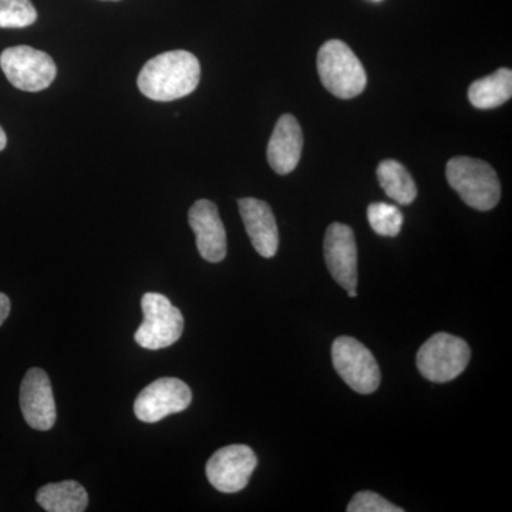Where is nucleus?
<instances>
[{
	"label": "nucleus",
	"mask_w": 512,
	"mask_h": 512,
	"mask_svg": "<svg viewBox=\"0 0 512 512\" xmlns=\"http://www.w3.org/2000/svg\"><path fill=\"white\" fill-rule=\"evenodd\" d=\"M348 295L350 296V298H356L357 292H349Z\"/></svg>",
	"instance_id": "nucleus-23"
},
{
	"label": "nucleus",
	"mask_w": 512,
	"mask_h": 512,
	"mask_svg": "<svg viewBox=\"0 0 512 512\" xmlns=\"http://www.w3.org/2000/svg\"><path fill=\"white\" fill-rule=\"evenodd\" d=\"M512 96V72L500 69L484 79L477 80L468 89V100L481 110L503 106Z\"/></svg>",
	"instance_id": "nucleus-16"
},
{
	"label": "nucleus",
	"mask_w": 512,
	"mask_h": 512,
	"mask_svg": "<svg viewBox=\"0 0 512 512\" xmlns=\"http://www.w3.org/2000/svg\"><path fill=\"white\" fill-rule=\"evenodd\" d=\"M10 313V299L8 295L0 292V326L8 319Z\"/></svg>",
	"instance_id": "nucleus-21"
},
{
	"label": "nucleus",
	"mask_w": 512,
	"mask_h": 512,
	"mask_svg": "<svg viewBox=\"0 0 512 512\" xmlns=\"http://www.w3.org/2000/svg\"><path fill=\"white\" fill-rule=\"evenodd\" d=\"M188 222L197 238L198 252L205 261L218 264L227 256V232L212 201L200 200L188 212Z\"/></svg>",
	"instance_id": "nucleus-12"
},
{
	"label": "nucleus",
	"mask_w": 512,
	"mask_h": 512,
	"mask_svg": "<svg viewBox=\"0 0 512 512\" xmlns=\"http://www.w3.org/2000/svg\"><path fill=\"white\" fill-rule=\"evenodd\" d=\"M470 357L466 340L448 333H436L417 353V367L430 382L447 383L466 370Z\"/></svg>",
	"instance_id": "nucleus-5"
},
{
	"label": "nucleus",
	"mask_w": 512,
	"mask_h": 512,
	"mask_svg": "<svg viewBox=\"0 0 512 512\" xmlns=\"http://www.w3.org/2000/svg\"><path fill=\"white\" fill-rule=\"evenodd\" d=\"M191 402L188 384L174 377H163L141 390L134 403V413L144 423H157L171 414L184 412Z\"/></svg>",
	"instance_id": "nucleus-9"
},
{
	"label": "nucleus",
	"mask_w": 512,
	"mask_h": 512,
	"mask_svg": "<svg viewBox=\"0 0 512 512\" xmlns=\"http://www.w3.org/2000/svg\"><path fill=\"white\" fill-rule=\"evenodd\" d=\"M320 82L339 99H355L365 92L367 76L359 57L342 40H329L318 53Z\"/></svg>",
	"instance_id": "nucleus-3"
},
{
	"label": "nucleus",
	"mask_w": 512,
	"mask_h": 512,
	"mask_svg": "<svg viewBox=\"0 0 512 512\" xmlns=\"http://www.w3.org/2000/svg\"><path fill=\"white\" fill-rule=\"evenodd\" d=\"M238 207L255 251L264 258L275 256L279 247V232L271 207L256 198H241Z\"/></svg>",
	"instance_id": "nucleus-13"
},
{
	"label": "nucleus",
	"mask_w": 512,
	"mask_h": 512,
	"mask_svg": "<svg viewBox=\"0 0 512 512\" xmlns=\"http://www.w3.org/2000/svg\"><path fill=\"white\" fill-rule=\"evenodd\" d=\"M370 227L380 237H397L402 231L403 214L399 208L386 202H375L367 208Z\"/></svg>",
	"instance_id": "nucleus-18"
},
{
	"label": "nucleus",
	"mask_w": 512,
	"mask_h": 512,
	"mask_svg": "<svg viewBox=\"0 0 512 512\" xmlns=\"http://www.w3.org/2000/svg\"><path fill=\"white\" fill-rule=\"evenodd\" d=\"M346 510L349 512H403V508L389 503L384 500L382 495L372 493V491L357 493Z\"/></svg>",
	"instance_id": "nucleus-20"
},
{
	"label": "nucleus",
	"mask_w": 512,
	"mask_h": 512,
	"mask_svg": "<svg viewBox=\"0 0 512 512\" xmlns=\"http://www.w3.org/2000/svg\"><path fill=\"white\" fill-rule=\"evenodd\" d=\"M20 409L32 429L46 431L55 426L57 410L52 383L45 370L33 367L20 386Z\"/></svg>",
	"instance_id": "nucleus-10"
},
{
	"label": "nucleus",
	"mask_w": 512,
	"mask_h": 512,
	"mask_svg": "<svg viewBox=\"0 0 512 512\" xmlns=\"http://www.w3.org/2000/svg\"><path fill=\"white\" fill-rule=\"evenodd\" d=\"M377 180L387 197L400 205L412 204L417 197V187L412 175L399 161L384 160L377 167Z\"/></svg>",
	"instance_id": "nucleus-17"
},
{
	"label": "nucleus",
	"mask_w": 512,
	"mask_h": 512,
	"mask_svg": "<svg viewBox=\"0 0 512 512\" xmlns=\"http://www.w3.org/2000/svg\"><path fill=\"white\" fill-rule=\"evenodd\" d=\"M6 144H8V137H6L5 130L0 126V151L5 150Z\"/></svg>",
	"instance_id": "nucleus-22"
},
{
	"label": "nucleus",
	"mask_w": 512,
	"mask_h": 512,
	"mask_svg": "<svg viewBox=\"0 0 512 512\" xmlns=\"http://www.w3.org/2000/svg\"><path fill=\"white\" fill-rule=\"evenodd\" d=\"M303 148L302 128L292 114L278 120L269 140L266 157L276 174H291L298 167Z\"/></svg>",
	"instance_id": "nucleus-14"
},
{
	"label": "nucleus",
	"mask_w": 512,
	"mask_h": 512,
	"mask_svg": "<svg viewBox=\"0 0 512 512\" xmlns=\"http://www.w3.org/2000/svg\"><path fill=\"white\" fill-rule=\"evenodd\" d=\"M332 362L343 382L360 394L375 393L379 387L380 367L375 356L359 340L340 336L332 345Z\"/></svg>",
	"instance_id": "nucleus-7"
},
{
	"label": "nucleus",
	"mask_w": 512,
	"mask_h": 512,
	"mask_svg": "<svg viewBox=\"0 0 512 512\" xmlns=\"http://www.w3.org/2000/svg\"><path fill=\"white\" fill-rule=\"evenodd\" d=\"M0 67L13 87L29 93L47 89L57 74L55 60L42 50L30 46H15L3 50Z\"/></svg>",
	"instance_id": "nucleus-6"
},
{
	"label": "nucleus",
	"mask_w": 512,
	"mask_h": 512,
	"mask_svg": "<svg viewBox=\"0 0 512 512\" xmlns=\"http://www.w3.org/2000/svg\"><path fill=\"white\" fill-rule=\"evenodd\" d=\"M201 66L185 50H171L148 60L138 74L140 92L154 101L183 99L200 84Z\"/></svg>",
	"instance_id": "nucleus-1"
},
{
	"label": "nucleus",
	"mask_w": 512,
	"mask_h": 512,
	"mask_svg": "<svg viewBox=\"0 0 512 512\" xmlns=\"http://www.w3.org/2000/svg\"><path fill=\"white\" fill-rule=\"evenodd\" d=\"M323 252L333 279L348 293L357 292V245L352 228L339 222L330 225Z\"/></svg>",
	"instance_id": "nucleus-11"
},
{
	"label": "nucleus",
	"mask_w": 512,
	"mask_h": 512,
	"mask_svg": "<svg viewBox=\"0 0 512 512\" xmlns=\"http://www.w3.org/2000/svg\"><path fill=\"white\" fill-rule=\"evenodd\" d=\"M36 501L47 512H83L89 505V495L82 484L67 480L40 488Z\"/></svg>",
	"instance_id": "nucleus-15"
},
{
	"label": "nucleus",
	"mask_w": 512,
	"mask_h": 512,
	"mask_svg": "<svg viewBox=\"0 0 512 512\" xmlns=\"http://www.w3.org/2000/svg\"><path fill=\"white\" fill-rule=\"evenodd\" d=\"M256 466L258 458L251 447L232 444L212 454L207 463V478L220 493H239L247 487Z\"/></svg>",
	"instance_id": "nucleus-8"
},
{
	"label": "nucleus",
	"mask_w": 512,
	"mask_h": 512,
	"mask_svg": "<svg viewBox=\"0 0 512 512\" xmlns=\"http://www.w3.org/2000/svg\"><path fill=\"white\" fill-rule=\"evenodd\" d=\"M446 177L461 200L474 210L490 211L500 202V180L494 168L485 161L470 157L451 158Z\"/></svg>",
	"instance_id": "nucleus-2"
},
{
	"label": "nucleus",
	"mask_w": 512,
	"mask_h": 512,
	"mask_svg": "<svg viewBox=\"0 0 512 512\" xmlns=\"http://www.w3.org/2000/svg\"><path fill=\"white\" fill-rule=\"evenodd\" d=\"M113 2H117V0H113Z\"/></svg>",
	"instance_id": "nucleus-24"
},
{
	"label": "nucleus",
	"mask_w": 512,
	"mask_h": 512,
	"mask_svg": "<svg viewBox=\"0 0 512 512\" xmlns=\"http://www.w3.org/2000/svg\"><path fill=\"white\" fill-rule=\"evenodd\" d=\"M144 320L134 339L140 348L158 350L170 348L183 335L184 318L167 296L148 292L141 299Z\"/></svg>",
	"instance_id": "nucleus-4"
},
{
	"label": "nucleus",
	"mask_w": 512,
	"mask_h": 512,
	"mask_svg": "<svg viewBox=\"0 0 512 512\" xmlns=\"http://www.w3.org/2000/svg\"><path fill=\"white\" fill-rule=\"evenodd\" d=\"M37 20L32 0H0V29H23Z\"/></svg>",
	"instance_id": "nucleus-19"
}]
</instances>
